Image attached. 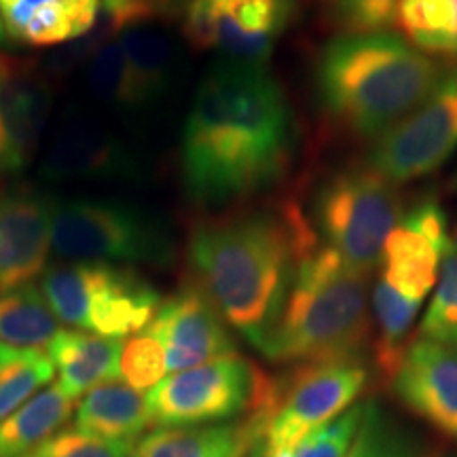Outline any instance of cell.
<instances>
[{
  "label": "cell",
  "instance_id": "obj_35",
  "mask_svg": "<svg viewBox=\"0 0 457 457\" xmlns=\"http://www.w3.org/2000/svg\"><path fill=\"white\" fill-rule=\"evenodd\" d=\"M102 4L117 32L128 26L151 24L168 7V0H102Z\"/></svg>",
  "mask_w": 457,
  "mask_h": 457
},
{
  "label": "cell",
  "instance_id": "obj_29",
  "mask_svg": "<svg viewBox=\"0 0 457 457\" xmlns=\"http://www.w3.org/2000/svg\"><path fill=\"white\" fill-rule=\"evenodd\" d=\"M347 457H430L415 438L392 420L373 400H367V413Z\"/></svg>",
  "mask_w": 457,
  "mask_h": 457
},
{
  "label": "cell",
  "instance_id": "obj_40",
  "mask_svg": "<svg viewBox=\"0 0 457 457\" xmlns=\"http://www.w3.org/2000/svg\"><path fill=\"white\" fill-rule=\"evenodd\" d=\"M453 187L457 188V174H455V179H453Z\"/></svg>",
  "mask_w": 457,
  "mask_h": 457
},
{
  "label": "cell",
  "instance_id": "obj_5",
  "mask_svg": "<svg viewBox=\"0 0 457 457\" xmlns=\"http://www.w3.org/2000/svg\"><path fill=\"white\" fill-rule=\"evenodd\" d=\"M369 384L362 362L296 364L278 379L270 377L262 398L245 424L254 449L248 457H273L290 451L307 434L353 407Z\"/></svg>",
  "mask_w": 457,
  "mask_h": 457
},
{
  "label": "cell",
  "instance_id": "obj_4",
  "mask_svg": "<svg viewBox=\"0 0 457 457\" xmlns=\"http://www.w3.org/2000/svg\"><path fill=\"white\" fill-rule=\"evenodd\" d=\"M369 276L316 242L301 256L293 286L261 353L278 364L362 362L370 341Z\"/></svg>",
  "mask_w": 457,
  "mask_h": 457
},
{
  "label": "cell",
  "instance_id": "obj_10",
  "mask_svg": "<svg viewBox=\"0 0 457 457\" xmlns=\"http://www.w3.org/2000/svg\"><path fill=\"white\" fill-rule=\"evenodd\" d=\"M457 151V68L445 72L430 96L375 140L369 165L392 180L432 174Z\"/></svg>",
  "mask_w": 457,
  "mask_h": 457
},
{
  "label": "cell",
  "instance_id": "obj_38",
  "mask_svg": "<svg viewBox=\"0 0 457 457\" xmlns=\"http://www.w3.org/2000/svg\"><path fill=\"white\" fill-rule=\"evenodd\" d=\"M316 3H322V4H328V7H333L337 0H316Z\"/></svg>",
  "mask_w": 457,
  "mask_h": 457
},
{
  "label": "cell",
  "instance_id": "obj_2",
  "mask_svg": "<svg viewBox=\"0 0 457 457\" xmlns=\"http://www.w3.org/2000/svg\"><path fill=\"white\" fill-rule=\"evenodd\" d=\"M320 242L293 204L202 220L188 237V262L222 320L256 350L282 316L301 256Z\"/></svg>",
  "mask_w": 457,
  "mask_h": 457
},
{
  "label": "cell",
  "instance_id": "obj_23",
  "mask_svg": "<svg viewBox=\"0 0 457 457\" xmlns=\"http://www.w3.org/2000/svg\"><path fill=\"white\" fill-rule=\"evenodd\" d=\"M74 398L60 386H47L0 424V457H24L60 432L71 420Z\"/></svg>",
  "mask_w": 457,
  "mask_h": 457
},
{
  "label": "cell",
  "instance_id": "obj_9",
  "mask_svg": "<svg viewBox=\"0 0 457 457\" xmlns=\"http://www.w3.org/2000/svg\"><path fill=\"white\" fill-rule=\"evenodd\" d=\"M270 375L231 353L163 377L146 392L151 426H208L259 407Z\"/></svg>",
  "mask_w": 457,
  "mask_h": 457
},
{
  "label": "cell",
  "instance_id": "obj_15",
  "mask_svg": "<svg viewBox=\"0 0 457 457\" xmlns=\"http://www.w3.org/2000/svg\"><path fill=\"white\" fill-rule=\"evenodd\" d=\"M138 170L131 148L85 114H72L57 128L41 165L49 182L131 180Z\"/></svg>",
  "mask_w": 457,
  "mask_h": 457
},
{
  "label": "cell",
  "instance_id": "obj_14",
  "mask_svg": "<svg viewBox=\"0 0 457 457\" xmlns=\"http://www.w3.org/2000/svg\"><path fill=\"white\" fill-rule=\"evenodd\" d=\"M451 244L447 216L434 199L415 204L384 245L379 278L407 299L424 303L436 286L445 250Z\"/></svg>",
  "mask_w": 457,
  "mask_h": 457
},
{
  "label": "cell",
  "instance_id": "obj_32",
  "mask_svg": "<svg viewBox=\"0 0 457 457\" xmlns=\"http://www.w3.org/2000/svg\"><path fill=\"white\" fill-rule=\"evenodd\" d=\"M165 373H168L165 353L155 337L142 330L123 343L121 362H119V377L123 379V384L140 392L151 390L163 379Z\"/></svg>",
  "mask_w": 457,
  "mask_h": 457
},
{
  "label": "cell",
  "instance_id": "obj_12",
  "mask_svg": "<svg viewBox=\"0 0 457 457\" xmlns=\"http://www.w3.org/2000/svg\"><path fill=\"white\" fill-rule=\"evenodd\" d=\"M145 330L163 347L168 375L236 353L228 324L195 284L162 301Z\"/></svg>",
  "mask_w": 457,
  "mask_h": 457
},
{
  "label": "cell",
  "instance_id": "obj_19",
  "mask_svg": "<svg viewBox=\"0 0 457 457\" xmlns=\"http://www.w3.org/2000/svg\"><path fill=\"white\" fill-rule=\"evenodd\" d=\"M123 339L102 337L79 328H60L47 345V356L60 375L57 386L68 396H79L119 377Z\"/></svg>",
  "mask_w": 457,
  "mask_h": 457
},
{
  "label": "cell",
  "instance_id": "obj_16",
  "mask_svg": "<svg viewBox=\"0 0 457 457\" xmlns=\"http://www.w3.org/2000/svg\"><path fill=\"white\" fill-rule=\"evenodd\" d=\"M55 199L37 188L0 195V293L30 286L47 270Z\"/></svg>",
  "mask_w": 457,
  "mask_h": 457
},
{
  "label": "cell",
  "instance_id": "obj_27",
  "mask_svg": "<svg viewBox=\"0 0 457 457\" xmlns=\"http://www.w3.org/2000/svg\"><path fill=\"white\" fill-rule=\"evenodd\" d=\"M87 85L100 102L136 111L134 83L121 38L114 34L94 51L87 64Z\"/></svg>",
  "mask_w": 457,
  "mask_h": 457
},
{
  "label": "cell",
  "instance_id": "obj_36",
  "mask_svg": "<svg viewBox=\"0 0 457 457\" xmlns=\"http://www.w3.org/2000/svg\"><path fill=\"white\" fill-rule=\"evenodd\" d=\"M20 352L21 350H15V347L3 345V343H0V370L7 367L11 360H15L17 356H20Z\"/></svg>",
  "mask_w": 457,
  "mask_h": 457
},
{
  "label": "cell",
  "instance_id": "obj_26",
  "mask_svg": "<svg viewBox=\"0 0 457 457\" xmlns=\"http://www.w3.org/2000/svg\"><path fill=\"white\" fill-rule=\"evenodd\" d=\"M394 26L421 54L457 60V0H400Z\"/></svg>",
  "mask_w": 457,
  "mask_h": 457
},
{
  "label": "cell",
  "instance_id": "obj_39",
  "mask_svg": "<svg viewBox=\"0 0 457 457\" xmlns=\"http://www.w3.org/2000/svg\"><path fill=\"white\" fill-rule=\"evenodd\" d=\"M451 242H453V245L457 248V225H455V231H453V236H451Z\"/></svg>",
  "mask_w": 457,
  "mask_h": 457
},
{
  "label": "cell",
  "instance_id": "obj_21",
  "mask_svg": "<svg viewBox=\"0 0 457 457\" xmlns=\"http://www.w3.org/2000/svg\"><path fill=\"white\" fill-rule=\"evenodd\" d=\"M253 447L245 420L242 424L157 428L131 447V457H245Z\"/></svg>",
  "mask_w": 457,
  "mask_h": 457
},
{
  "label": "cell",
  "instance_id": "obj_20",
  "mask_svg": "<svg viewBox=\"0 0 457 457\" xmlns=\"http://www.w3.org/2000/svg\"><path fill=\"white\" fill-rule=\"evenodd\" d=\"M148 426L146 394L123 381H108L85 394L72 428L108 443H134Z\"/></svg>",
  "mask_w": 457,
  "mask_h": 457
},
{
  "label": "cell",
  "instance_id": "obj_18",
  "mask_svg": "<svg viewBox=\"0 0 457 457\" xmlns=\"http://www.w3.org/2000/svg\"><path fill=\"white\" fill-rule=\"evenodd\" d=\"M100 0H0L7 41L30 47L71 43L91 32Z\"/></svg>",
  "mask_w": 457,
  "mask_h": 457
},
{
  "label": "cell",
  "instance_id": "obj_6",
  "mask_svg": "<svg viewBox=\"0 0 457 457\" xmlns=\"http://www.w3.org/2000/svg\"><path fill=\"white\" fill-rule=\"evenodd\" d=\"M403 214L396 185L369 163H356L320 185L310 222L320 242L370 278Z\"/></svg>",
  "mask_w": 457,
  "mask_h": 457
},
{
  "label": "cell",
  "instance_id": "obj_7",
  "mask_svg": "<svg viewBox=\"0 0 457 457\" xmlns=\"http://www.w3.org/2000/svg\"><path fill=\"white\" fill-rule=\"evenodd\" d=\"M41 290L60 322L112 339L142 333L162 305L146 278L112 262L49 267L41 276Z\"/></svg>",
  "mask_w": 457,
  "mask_h": 457
},
{
  "label": "cell",
  "instance_id": "obj_8",
  "mask_svg": "<svg viewBox=\"0 0 457 457\" xmlns=\"http://www.w3.org/2000/svg\"><path fill=\"white\" fill-rule=\"evenodd\" d=\"M51 250L68 262L165 265L171 244L162 222L128 202L66 199L54 208Z\"/></svg>",
  "mask_w": 457,
  "mask_h": 457
},
{
  "label": "cell",
  "instance_id": "obj_22",
  "mask_svg": "<svg viewBox=\"0 0 457 457\" xmlns=\"http://www.w3.org/2000/svg\"><path fill=\"white\" fill-rule=\"evenodd\" d=\"M421 303L407 299L392 288L386 279H377L373 295H370V330H373V356L375 369L384 381L390 384L392 377L403 362L411 341L415 318L420 313Z\"/></svg>",
  "mask_w": 457,
  "mask_h": 457
},
{
  "label": "cell",
  "instance_id": "obj_25",
  "mask_svg": "<svg viewBox=\"0 0 457 457\" xmlns=\"http://www.w3.org/2000/svg\"><path fill=\"white\" fill-rule=\"evenodd\" d=\"M60 330L43 290L37 286L0 293V343L15 350H43Z\"/></svg>",
  "mask_w": 457,
  "mask_h": 457
},
{
  "label": "cell",
  "instance_id": "obj_31",
  "mask_svg": "<svg viewBox=\"0 0 457 457\" xmlns=\"http://www.w3.org/2000/svg\"><path fill=\"white\" fill-rule=\"evenodd\" d=\"M364 413H367V403L353 404L327 426L307 434L290 451L273 457H347L362 426Z\"/></svg>",
  "mask_w": 457,
  "mask_h": 457
},
{
  "label": "cell",
  "instance_id": "obj_28",
  "mask_svg": "<svg viewBox=\"0 0 457 457\" xmlns=\"http://www.w3.org/2000/svg\"><path fill=\"white\" fill-rule=\"evenodd\" d=\"M55 367L41 350H21L0 370V424L54 379Z\"/></svg>",
  "mask_w": 457,
  "mask_h": 457
},
{
  "label": "cell",
  "instance_id": "obj_11",
  "mask_svg": "<svg viewBox=\"0 0 457 457\" xmlns=\"http://www.w3.org/2000/svg\"><path fill=\"white\" fill-rule=\"evenodd\" d=\"M290 13L293 0H182V32L225 62L265 66Z\"/></svg>",
  "mask_w": 457,
  "mask_h": 457
},
{
  "label": "cell",
  "instance_id": "obj_30",
  "mask_svg": "<svg viewBox=\"0 0 457 457\" xmlns=\"http://www.w3.org/2000/svg\"><path fill=\"white\" fill-rule=\"evenodd\" d=\"M420 337L443 345H457V248L453 242L443 254L432 301L420 324Z\"/></svg>",
  "mask_w": 457,
  "mask_h": 457
},
{
  "label": "cell",
  "instance_id": "obj_17",
  "mask_svg": "<svg viewBox=\"0 0 457 457\" xmlns=\"http://www.w3.org/2000/svg\"><path fill=\"white\" fill-rule=\"evenodd\" d=\"M392 390L409 411L438 430L457 434V350L415 339L404 353Z\"/></svg>",
  "mask_w": 457,
  "mask_h": 457
},
{
  "label": "cell",
  "instance_id": "obj_37",
  "mask_svg": "<svg viewBox=\"0 0 457 457\" xmlns=\"http://www.w3.org/2000/svg\"><path fill=\"white\" fill-rule=\"evenodd\" d=\"M7 43V32H4V26H3V17H0V45Z\"/></svg>",
  "mask_w": 457,
  "mask_h": 457
},
{
  "label": "cell",
  "instance_id": "obj_33",
  "mask_svg": "<svg viewBox=\"0 0 457 457\" xmlns=\"http://www.w3.org/2000/svg\"><path fill=\"white\" fill-rule=\"evenodd\" d=\"M400 0H337L330 20L341 34L386 32L394 26Z\"/></svg>",
  "mask_w": 457,
  "mask_h": 457
},
{
  "label": "cell",
  "instance_id": "obj_1",
  "mask_svg": "<svg viewBox=\"0 0 457 457\" xmlns=\"http://www.w3.org/2000/svg\"><path fill=\"white\" fill-rule=\"evenodd\" d=\"M293 112L265 66L222 62L199 85L180 145L182 182L205 208H225L282 179Z\"/></svg>",
  "mask_w": 457,
  "mask_h": 457
},
{
  "label": "cell",
  "instance_id": "obj_13",
  "mask_svg": "<svg viewBox=\"0 0 457 457\" xmlns=\"http://www.w3.org/2000/svg\"><path fill=\"white\" fill-rule=\"evenodd\" d=\"M51 100L49 81L32 62L0 51V179H11L32 163Z\"/></svg>",
  "mask_w": 457,
  "mask_h": 457
},
{
  "label": "cell",
  "instance_id": "obj_24",
  "mask_svg": "<svg viewBox=\"0 0 457 457\" xmlns=\"http://www.w3.org/2000/svg\"><path fill=\"white\" fill-rule=\"evenodd\" d=\"M134 83L136 108L148 106L162 98L174 71V47L170 38L151 24L128 26L117 30Z\"/></svg>",
  "mask_w": 457,
  "mask_h": 457
},
{
  "label": "cell",
  "instance_id": "obj_34",
  "mask_svg": "<svg viewBox=\"0 0 457 457\" xmlns=\"http://www.w3.org/2000/svg\"><path fill=\"white\" fill-rule=\"evenodd\" d=\"M134 443H108L77 428L55 432L24 457H131Z\"/></svg>",
  "mask_w": 457,
  "mask_h": 457
},
{
  "label": "cell",
  "instance_id": "obj_3",
  "mask_svg": "<svg viewBox=\"0 0 457 457\" xmlns=\"http://www.w3.org/2000/svg\"><path fill=\"white\" fill-rule=\"evenodd\" d=\"M436 57L400 34H339L316 62V96L322 111L356 138H379L424 102L443 79Z\"/></svg>",
  "mask_w": 457,
  "mask_h": 457
}]
</instances>
